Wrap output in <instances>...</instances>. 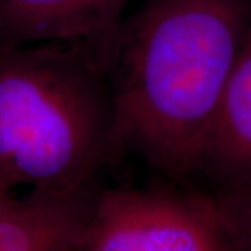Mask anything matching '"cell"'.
<instances>
[{
	"mask_svg": "<svg viewBox=\"0 0 251 251\" xmlns=\"http://www.w3.org/2000/svg\"><path fill=\"white\" fill-rule=\"evenodd\" d=\"M130 0H0V48L67 45L108 69Z\"/></svg>",
	"mask_w": 251,
	"mask_h": 251,
	"instance_id": "277c9868",
	"label": "cell"
},
{
	"mask_svg": "<svg viewBox=\"0 0 251 251\" xmlns=\"http://www.w3.org/2000/svg\"><path fill=\"white\" fill-rule=\"evenodd\" d=\"M221 201L233 219L240 237L242 251H251V196L234 202H226L224 200Z\"/></svg>",
	"mask_w": 251,
	"mask_h": 251,
	"instance_id": "8992f818",
	"label": "cell"
},
{
	"mask_svg": "<svg viewBox=\"0 0 251 251\" xmlns=\"http://www.w3.org/2000/svg\"><path fill=\"white\" fill-rule=\"evenodd\" d=\"M250 20L249 0H144L122 21L108 64L116 152L197 173Z\"/></svg>",
	"mask_w": 251,
	"mask_h": 251,
	"instance_id": "6da1fadb",
	"label": "cell"
},
{
	"mask_svg": "<svg viewBox=\"0 0 251 251\" xmlns=\"http://www.w3.org/2000/svg\"><path fill=\"white\" fill-rule=\"evenodd\" d=\"M75 251H242V244L216 194L115 188L98 193Z\"/></svg>",
	"mask_w": 251,
	"mask_h": 251,
	"instance_id": "3957f363",
	"label": "cell"
},
{
	"mask_svg": "<svg viewBox=\"0 0 251 251\" xmlns=\"http://www.w3.org/2000/svg\"><path fill=\"white\" fill-rule=\"evenodd\" d=\"M116 153L108 69L67 45L0 48V180L64 191Z\"/></svg>",
	"mask_w": 251,
	"mask_h": 251,
	"instance_id": "7a4b0ae2",
	"label": "cell"
},
{
	"mask_svg": "<svg viewBox=\"0 0 251 251\" xmlns=\"http://www.w3.org/2000/svg\"><path fill=\"white\" fill-rule=\"evenodd\" d=\"M198 172L226 202L251 196V20L225 85Z\"/></svg>",
	"mask_w": 251,
	"mask_h": 251,
	"instance_id": "5b68a950",
	"label": "cell"
},
{
	"mask_svg": "<svg viewBox=\"0 0 251 251\" xmlns=\"http://www.w3.org/2000/svg\"><path fill=\"white\" fill-rule=\"evenodd\" d=\"M18 198L13 196V188H10L7 184H4L0 180V218L9 212L10 209L17 202Z\"/></svg>",
	"mask_w": 251,
	"mask_h": 251,
	"instance_id": "52a82bcc",
	"label": "cell"
}]
</instances>
